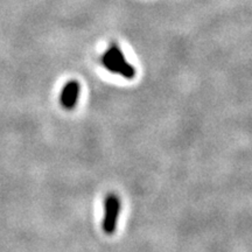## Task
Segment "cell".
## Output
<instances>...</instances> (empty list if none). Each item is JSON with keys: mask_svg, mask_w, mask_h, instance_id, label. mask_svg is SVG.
Listing matches in <instances>:
<instances>
[{"mask_svg": "<svg viewBox=\"0 0 252 252\" xmlns=\"http://www.w3.org/2000/svg\"><path fill=\"white\" fill-rule=\"evenodd\" d=\"M119 210H121V202L115 194H109L105 198V214L103 220V230L105 234L111 235L115 232L117 226V220Z\"/></svg>", "mask_w": 252, "mask_h": 252, "instance_id": "obj_1", "label": "cell"}, {"mask_svg": "<svg viewBox=\"0 0 252 252\" xmlns=\"http://www.w3.org/2000/svg\"><path fill=\"white\" fill-rule=\"evenodd\" d=\"M100 62H102L104 68L108 69L109 71L117 72L118 74L119 67H121L123 63L126 62V60L123 52L119 49V47L116 43H111L108 52L104 53L102 58H100Z\"/></svg>", "mask_w": 252, "mask_h": 252, "instance_id": "obj_2", "label": "cell"}, {"mask_svg": "<svg viewBox=\"0 0 252 252\" xmlns=\"http://www.w3.org/2000/svg\"><path fill=\"white\" fill-rule=\"evenodd\" d=\"M78 96H80V84H78V82L69 81L62 89L61 97H60L61 105L64 109L71 110L76 106Z\"/></svg>", "mask_w": 252, "mask_h": 252, "instance_id": "obj_3", "label": "cell"}, {"mask_svg": "<svg viewBox=\"0 0 252 252\" xmlns=\"http://www.w3.org/2000/svg\"><path fill=\"white\" fill-rule=\"evenodd\" d=\"M118 74H121L123 77L131 80V78H133L135 76V69L133 65L130 64V63L126 61L123 63L121 67H119Z\"/></svg>", "mask_w": 252, "mask_h": 252, "instance_id": "obj_4", "label": "cell"}]
</instances>
